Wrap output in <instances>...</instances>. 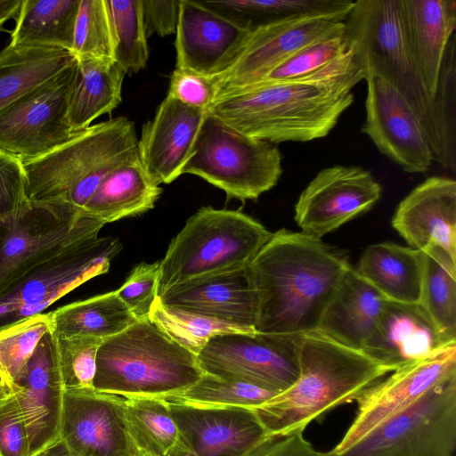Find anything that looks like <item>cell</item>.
Masks as SVG:
<instances>
[{
	"mask_svg": "<svg viewBox=\"0 0 456 456\" xmlns=\"http://www.w3.org/2000/svg\"><path fill=\"white\" fill-rule=\"evenodd\" d=\"M53 338L64 391L94 389L96 356L103 339L86 336Z\"/></svg>",
	"mask_w": 456,
	"mask_h": 456,
	"instance_id": "42",
	"label": "cell"
},
{
	"mask_svg": "<svg viewBox=\"0 0 456 456\" xmlns=\"http://www.w3.org/2000/svg\"><path fill=\"white\" fill-rule=\"evenodd\" d=\"M31 456H72L60 440L51 446Z\"/></svg>",
	"mask_w": 456,
	"mask_h": 456,
	"instance_id": "52",
	"label": "cell"
},
{
	"mask_svg": "<svg viewBox=\"0 0 456 456\" xmlns=\"http://www.w3.org/2000/svg\"><path fill=\"white\" fill-rule=\"evenodd\" d=\"M381 186L359 167L333 166L321 170L301 192L295 221L301 232L321 239L380 199Z\"/></svg>",
	"mask_w": 456,
	"mask_h": 456,
	"instance_id": "16",
	"label": "cell"
},
{
	"mask_svg": "<svg viewBox=\"0 0 456 456\" xmlns=\"http://www.w3.org/2000/svg\"><path fill=\"white\" fill-rule=\"evenodd\" d=\"M49 331L50 320L44 313L0 327V374L11 387Z\"/></svg>",
	"mask_w": 456,
	"mask_h": 456,
	"instance_id": "41",
	"label": "cell"
},
{
	"mask_svg": "<svg viewBox=\"0 0 456 456\" xmlns=\"http://www.w3.org/2000/svg\"><path fill=\"white\" fill-rule=\"evenodd\" d=\"M149 320L196 356L215 335L254 332L228 322L164 305L158 297L151 309Z\"/></svg>",
	"mask_w": 456,
	"mask_h": 456,
	"instance_id": "40",
	"label": "cell"
},
{
	"mask_svg": "<svg viewBox=\"0 0 456 456\" xmlns=\"http://www.w3.org/2000/svg\"><path fill=\"white\" fill-rule=\"evenodd\" d=\"M28 204L24 164L0 150V221L17 217Z\"/></svg>",
	"mask_w": 456,
	"mask_h": 456,
	"instance_id": "46",
	"label": "cell"
},
{
	"mask_svg": "<svg viewBox=\"0 0 456 456\" xmlns=\"http://www.w3.org/2000/svg\"><path fill=\"white\" fill-rule=\"evenodd\" d=\"M278 394L254 384L204 372L197 382L183 392L163 399L197 407L254 409Z\"/></svg>",
	"mask_w": 456,
	"mask_h": 456,
	"instance_id": "39",
	"label": "cell"
},
{
	"mask_svg": "<svg viewBox=\"0 0 456 456\" xmlns=\"http://www.w3.org/2000/svg\"><path fill=\"white\" fill-rule=\"evenodd\" d=\"M80 0H22L11 45L71 52Z\"/></svg>",
	"mask_w": 456,
	"mask_h": 456,
	"instance_id": "32",
	"label": "cell"
},
{
	"mask_svg": "<svg viewBox=\"0 0 456 456\" xmlns=\"http://www.w3.org/2000/svg\"><path fill=\"white\" fill-rule=\"evenodd\" d=\"M203 374L194 354L146 319L103 340L94 388L124 398H163L183 392Z\"/></svg>",
	"mask_w": 456,
	"mask_h": 456,
	"instance_id": "4",
	"label": "cell"
},
{
	"mask_svg": "<svg viewBox=\"0 0 456 456\" xmlns=\"http://www.w3.org/2000/svg\"><path fill=\"white\" fill-rule=\"evenodd\" d=\"M251 26L225 16L201 1L180 0L175 31V68L209 77L226 72L240 53Z\"/></svg>",
	"mask_w": 456,
	"mask_h": 456,
	"instance_id": "19",
	"label": "cell"
},
{
	"mask_svg": "<svg viewBox=\"0 0 456 456\" xmlns=\"http://www.w3.org/2000/svg\"><path fill=\"white\" fill-rule=\"evenodd\" d=\"M71 53L76 58L113 59V41L105 0H80Z\"/></svg>",
	"mask_w": 456,
	"mask_h": 456,
	"instance_id": "43",
	"label": "cell"
},
{
	"mask_svg": "<svg viewBox=\"0 0 456 456\" xmlns=\"http://www.w3.org/2000/svg\"><path fill=\"white\" fill-rule=\"evenodd\" d=\"M134 123L125 117L76 133L52 152L24 164L30 202L84 209L104 177L139 154Z\"/></svg>",
	"mask_w": 456,
	"mask_h": 456,
	"instance_id": "5",
	"label": "cell"
},
{
	"mask_svg": "<svg viewBox=\"0 0 456 456\" xmlns=\"http://www.w3.org/2000/svg\"><path fill=\"white\" fill-rule=\"evenodd\" d=\"M354 268L386 299L419 303L423 276L420 250L387 241L372 244Z\"/></svg>",
	"mask_w": 456,
	"mask_h": 456,
	"instance_id": "28",
	"label": "cell"
},
{
	"mask_svg": "<svg viewBox=\"0 0 456 456\" xmlns=\"http://www.w3.org/2000/svg\"><path fill=\"white\" fill-rule=\"evenodd\" d=\"M300 338L257 331L218 334L197 359L205 373L281 393L298 378Z\"/></svg>",
	"mask_w": 456,
	"mask_h": 456,
	"instance_id": "12",
	"label": "cell"
},
{
	"mask_svg": "<svg viewBox=\"0 0 456 456\" xmlns=\"http://www.w3.org/2000/svg\"><path fill=\"white\" fill-rule=\"evenodd\" d=\"M387 299L352 266L329 302L317 331L362 350L374 331Z\"/></svg>",
	"mask_w": 456,
	"mask_h": 456,
	"instance_id": "27",
	"label": "cell"
},
{
	"mask_svg": "<svg viewBox=\"0 0 456 456\" xmlns=\"http://www.w3.org/2000/svg\"><path fill=\"white\" fill-rule=\"evenodd\" d=\"M170 78L167 95L187 106L208 110L216 98L218 90L214 77L175 68Z\"/></svg>",
	"mask_w": 456,
	"mask_h": 456,
	"instance_id": "47",
	"label": "cell"
},
{
	"mask_svg": "<svg viewBox=\"0 0 456 456\" xmlns=\"http://www.w3.org/2000/svg\"><path fill=\"white\" fill-rule=\"evenodd\" d=\"M122 245L97 237L33 269L0 295V327L43 313L61 297L108 272Z\"/></svg>",
	"mask_w": 456,
	"mask_h": 456,
	"instance_id": "13",
	"label": "cell"
},
{
	"mask_svg": "<svg viewBox=\"0 0 456 456\" xmlns=\"http://www.w3.org/2000/svg\"><path fill=\"white\" fill-rule=\"evenodd\" d=\"M167 403L179 431L168 456H242L270 436L252 409Z\"/></svg>",
	"mask_w": 456,
	"mask_h": 456,
	"instance_id": "20",
	"label": "cell"
},
{
	"mask_svg": "<svg viewBox=\"0 0 456 456\" xmlns=\"http://www.w3.org/2000/svg\"><path fill=\"white\" fill-rule=\"evenodd\" d=\"M105 224L65 203L30 202L0 221V295L37 266L99 237Z\"/></svg>",
	"mask_w": 456,
	"mask_h": 456,
	"instance_id": "8",
	"label": "cell"
},
{
	"mask_svg": "<svg viewBox=\"0 0 456 456\" xmlns=\"http://www.w3.org/2000/svg\"><path fill=\"white\" fill-rule=\"evenodd\" d=\"M12 389L28 430L31 455L60 441L64 388L50 331L38 343Z\"/></svg>",
	"mask_w": 456,
	"mask_h": 456,
	"instance_id": "21",
	"label": "cell"
},
{
	"mask_svg": "<svg viewBox=\"0 0 456 456\" xmlns=\"http://www.w3.org/2000/svg\"><path fill=\"white\" fill-rule=\"evenodd\" d=\"M180 0H142L147 37L151 34L166 37L175 33Z\"/></svg>",
	"mask_w": 456,
	"mask_h": 456,
	"instance_id": "50",
	"label": "cell"
},
{
	"mask_svg": "<svg viewBox=\"0 0 456 456\" xmlns=\"http://www.w3.org/2000/svg\"><path fill=\"white\" fill-rule=\"evenodd\" d=\"M296 382L252 409L269 436L304 431L331 409L356 400L393 370L362 350L314 330L301 336Z\"/></svg>",
	"mask_w": 456,
	"mask_h": 456,
	"instance_id": "3",
	"label": "cell"
},
{
	"mask_svg": "<svg viewBox=\"0 0 456 456\" xmlns=\"http://www.w3.org/2000/svg\"><path fill=\"white\" fill-rule=\"evenodd\" d=\"M0 385H8V386H10L9 383L5 380V379L1 374H0Z\"/></svg>",
	"mask_w": 456,
	"mask_h": 456,
	"instance_id": "54",
	"label": "cell"
},
{
	"mask_svg": "<svg viewBox=\"0 0 456 456\" xmlns=\"http://www.w3.org/2000/svg\"><path fill=\"white\" fill-rule=\"evenodd\" d=\"M365 72L351 48L303 77L260 82L217 94L208 111L249 137L271 143L326 136L351 106Z\"/></svg>",
	"mask_w": 456,
	"mask_h": 456,
	"instance_id": "1",
	"label": "cell"
},
{
	"mask_svg": "<svg viewBox=\"0 0 456 456\" xmlns=\"http://www.w3.org/2000/svg\"><path fill=\"white\" fill-rule=\"evenodd\" d=\"M456 374V343L436 354L403 365L382 379L355 401L354 421L331 451L338 453L392 414L414 403L435 385Z\"/></svg>",
	"mask_w": 456,
	"mask_h": 456,
	"instance_id": "18",
	"label": "cell"
},
{
	"mask_svg": "<svg viewBox=\"0 0 456 456\" xmlns=\"http://www.w3.org/2000/svg\"><path fill=\"white\" fill-rule=\"evenodd\" d=\"M77 68L68 104L73 134L91 126L100 116L112 112L121 102L125 73L113 59L77 58Z\"/></svg>",
	"mask_w": 456,
	"mask_h": 456,
	"instance_id": "30",
	"label": "cell"
},
{
	"mask_svg": "<svg viewBox=\"0 0 456 456\" xmlns=\"http://www.w3.org/2000/svg\"><path fill=\"white\" fill-rule=\"evenodd\" d=\"M143 456V455H142Z\"/></svg>",
	"mask_w": 456,
	"mask_h": 456,
	"instance_id": "56",
	"label": "cell"
},
{
	"mask_svg": "<svg viewBox=\"0 0 456 456\" xmlns=\"http://www.w3.org/2000/svg\"><path fill=\"white\" fill-rule=\"evenodd\" d=\"M56 338L94 337L105 340L138 320L116 290L62 305L47 313Z\"/></svg>",
	"mask_w": 456,
	"mask_h": 456,
	"instance_id": "31",
	"label": "cell"
},
{
	"mask_svg": "<svg viewBox=\"0 0 456 456\" xmlns=\"http://www.w3.org/2000/svg\"><path fill=\"white\" fill-rule=\"evenodd\" d=\"M113 41V60L125 74L144 69L149 58L142 0H105Z\"/></svg>",
	"mask_w": 456,
	"mask_h": 456,
	"instance_id": "38",
	"label": "cell"
},
{
	"mask_svg": "<svg viewBox=\"0 0 456 456\" xmlns=\"http://www.w3.org/2000/svg\"><path fill=\"white\" fill-rule=\"evenodd\" d=\"M12 389L8 385H0V400L11 395Z\"/></svg>",
	"mask_w": 456,
	"mask_h": 456,
	"instance_id": "53",
	"label": "cell"
},
{
	"mask_svg": "<svg viewBox=\"0 0 456 456\" xmlns=\"http://www.w3.org/2000/svg\"><path fill=\"white\" fill-rule=\"evenodd\" d=\"M76 57L63 49L13 46L0 52V110L51 79Z\"/></svg>",
	"mask_w": 456,
	"mask_h": 456,
	"instance_id": "33",
	"label": "cell"
},
{
	"mask_svg": "<svg viewBox=\"0 0 456 456\" xmlns=\"http://www.w3.org/2000/svg\"><path fill=\"white\" fill-rule=\"evenodd\" d=\"M344 28L343 20L322 15H299L252 26L234 63L214 77L217 94L259 82L301 49Z\"/></svg>",
	"mask_w": 456,
	"mask_h": 456,
	"instance_id": "14",
	"label": "cell"
},
{
	"mask_svg": "<svg viewBox=\"0 0 456 456\" xmlns=\"http://www.w3.org/2000/svg\"><path fill=\"white\" fill-rule=\"evenodd\" d=\"M209 8L248 26L299 15H322L345 21L351 0H223L202 1Z\"/></svg>",
	"mask_w": 456,
	"mask_h": 456,
	"instance_id": "35",
	"label": "cell"
},
{
	"mask_svg": "<svg viewBox=\"0 0 456 456\" xmlns=\"http://www.w3.org/2000/svg\"><path fill=\"white\" fill-rule=\"evenodd\" d=\"M22 0H0V31L11 19L17 18Z\"/></svg>",
	"mask_w": 456,
	"mask_h": 456,
	"instance_id": "51",
	"label": "cell"
},
{
	"mask_svg": "<svg viewBox=\"0 0 456 456\" xmlns=\"http://www.w3.org/2000/svg\"><path fill=\"white\" fill-rule=\"evenodd\" d=\"M345 23L349 47L365 77L375 75L396 89L420 119L429 147L434 137L428 96L403 24L401 0H357Z\"/></svg>",
	"mask_w": 456,
	"mask_h": 456,
	"instance_id": "7",
	"label": "cell"
},
{
	"mask_svg": "<svg viewBox=\"0 0 456 456\" xmlns=\"http://www.w3.org/2000/svg\"><path fill=\"white\" fill-rule=\"evenodd\" d=\"M392 226L410 248L436 246L456 261V182L432 176L398 205Z\"/></svg>",
	"mask_w": 456,
	"mask_h": 456,
	"instance_id": "23",
	"label": "cell"
},
{
	"mask_svg": "<svg viewBox=\"0 0 456 456\" xmlns=\"http://www.w3.org/2000/svg\"><path fill=\"white\" fill-rule=\"evenodd\" d=\"M366 118L362 127L378 150L407 173H426L433 155L419 118L384 79L367 75Z\"/></svg>",
	"mask_w": 456,
	"mask_h": 456,
	"instance_id": "17",
	"label": "cell"
},
{
	"mask_svg": "<svg viewBox=\"0 0 456 456\" xmlns=\"http://www.w3.org/2000/svg\"><path fill=\"white\" fill-rule=\"evenodd\" d=\"M272 233L240 210L200 208L159 261L157 296L180 283L247 268Z\"/></svg>",
	"mask_w": 456,
	"mask_h": 456,
	"instance_id": "6",
	"label": "cell"
},
{
	"mask_svg": "<svg viewBox=\"0 0 456 456\" xmlns=\"http://www.w3.org/2000/svg\"><path fill=\"white\" fill-rule=\"evenodd\" d=\"M125 400L127 428L138 452L143 456H168L179 439L168 403L159 397Z\"/></svg>",
	"mask_w": 456,
	"mask_h": 456,
	"instance_id": "36",
	"label": "cell"
},
{
	"mask_svg": "<svg viewBox=\"0 0 456 456\" xmlns=\"http://www.w3.org/2000/svg\"><path fill=\"white\" fill-rule=\"evenodd\" d=\"M207 112L167 95L142 126L139 157L155 183H170L183 175Z\"/></svg>",
	"mask_w": 456,
	"mask_h": 456,
	"instance_id": "22",
	"label": "cell"
},
{
	"mask_svg": "<svg viewBox=\"0 0 456 456\" xmlns=\"http://www.w3.org/2000/svg\"><path fill=\"white\" fill-rule=\"evenodd\" d=\"M407 40L429 99L435 96L442 63L456 28L455 0H401Z\"/></svg>",
	"mask_w": 456,
	"mask_h": 456,
	"instance_id": "26",
	"label": "cell"
},
{
	"mask_svg": "<svg viewBox=\"0 0 456 456\" xmlns=\"http://www.w3.org/2000/svg\"><path fill=\"white\" fill-rule=\"evenodd\" d=\"M456 37L446 48L437 88L432 99L434 137L430 145L433 160L443 167L456 168Z\"/></svg>",
	"mask_w": 456,
	"mask_h": 456,
	"instance_id": "37",
	"label": "cell"
},
{
	"mask_svg": "<svg viewBox=\"0 0 456 456\" xmlns=\"http://www.w3.org/2000/svg\"><path fill=\"white\" fill-rule=\"evenodd\" d=\"M77 60L0 110V150L23 164L52 152L72 133L68 104Z\"/></svg>",
	"mask_w": 456,
	"mask_h": 456,
	"instance_id": "11",
	"label": "cell"
},
{
	"mask_svg": "<svg viewBox=\"0 0 456 456\" xmlns=\"http://www.w3.org/2000/svg\"><path fill=\"white\" fill-rule=\"evenodd\" d=\"M351 267L322 239L287 229L273 232L247 267L257 300L256 331L297 337L317 330Z\"/></svg>",
	"mask_w": 456,
	"mask_h": 456,
	"instance_id": "2",
	"label": "cell"
},
{
	"mask_svg": "<svg viewBox=\"0 0 456 456\" xmlns=\"http://www.w3.org/2000/svg\"><path fill=\"white\" fill-rule=\"evenodd\" d=\"M242 456H333V452L316 451L305 439L303 431H295L270 436Z\"/></svg>",
	"mask_w": 456,
	"mask_h": 456,
	"instance_id": "49",
	"label": "cell"
},
{
	"mask_svg": "<svg viewBox=\"0 0 456 456\" xmlns=\"http://www.w3.org/2000/svg\"><path fill=\"white\" fill-rule=\"evenodd\" d=\"M349 48L344 28L301 49L257 83L286 81L308 76L346 53Z\"/></svg>",
	"mask_w": 456,
	"mask_h": 456,
	"instance_id": "44",
	"label": "cell"
},
{
	"mask_svg": "<svg viewBox=\"0 0 456 456\" xmlns=\"http://www.w3.org/2000/svg\"><path fill=\"white\" fill-rule=\"evenodd\" d=\"M456 343L440 332L419 304L387 300L362 351L393 371Z\"/></svg>",
	"mask_w": 456,
	"mask_h": 456,
	"instance_id": "24",
	"label": "cell"
},
{
	"mask_svg": "<svg viewBox=\"0 0 456 456\" xmlns=\"http://www.w3.org/2000/svg\"><path fill=\"white\" fill-rule=\"evenodd\" d=\"M140 456H142V454H140Z\"/></svg>",
	"mask_w": 456,
	"mask_h": 456,
	"instance_id": "55",
	"label": "cell"
},
{
	"mask_svg": "<svg viewBox=\"0 0 456 456\" xmlns=\"http://www.w3.org/2000/svg\"><path fill=\"white\" fill-rule=\"evenodd\" d=\"M281 172L276 146L241 134L208 110L183 174L200 176L228 199L244 201L274 187Z\"/></svg>",
	"mask_w": 456,
	"mask_h": 456,
	"instance_id": "9",
	"label": "cell"
},
{
	"mask_svg": "<svg viewBox=\"0 0 456 456\" xmlns=\"http://www.w3.org/2000/svg\"><path fill=\"white\" fill-rule=\"evenodd\" d=\"M419 305L449 341H456V261L444 250L430 246L423 250Z\"/></svg>",
	"mask_w": 456,
	"mask_h": 456,
	"instance_id": "34",
	"label": "cell"
},
{
	"mask_svg": "<svg viewBox=\"0 0 456 456\" xmlns=\"http://www.w3.org/2000/svg\"><path fill=\"white\" fill-rule=\"evenodd\" d=\"M158 298L164 305L256 331L257 300L247 268L172 286Z\"/></svg>",
	"mask_w": 456,
	"mask_h": 456,
	"instance_id": "25",
	"label": "cell"
},
{
	"mask_svg": "<svg viewBox=\"0 0 456 456\" xmlns=\"http://www.w3.org/2000/svg\"><path fill=\"white\" fill-rule=\"evenodd\" d=\"M60 439L72 456H140L124 397L92 390L63 394Z\"/></svg>",
	"mask_w": 456,
	"mask_h": 456,
	"instance_id": "15",
	"label": "cell"
},
{
	"mask_svg": "<svg viewBox=\"0 0 456 456\" xmlns=\"http://www.w3.org/2000/svg\"><path fill=\"white\" fill-rule=\"evenodd\" d=\"M0 456H31L28 430L12 394L0 400Z\"/></svg>",
	"mask_w": 456,
	"mask_h": 456,
	"instance_id": "48",
	"label": "cell"
},
{
	"mask_svg": "<svg viewBox=\"0 0 456 456\" xmlns=\"http://www.w3.org/2000/svg\"><path fill=\"white\" fill-rule=\"evenodd\" d=\"M159 273V261L142 263L132 270L124 284L116 290L138 321L149 319L151 309L158 297Z\"/></svg>",
	"mask_w": 456,
	"mask_h": 456,
	"instance_id": "45",
	"label": "cell"
},
{
	"mask_svg": "<svg viewBox=\"0 0 456 456\" xmlns=\"http://www.w3.org/2000/svg\"><path fill=\"white\" fill-rule=\"evenodd\" d=\"M456 374L333 456H453Z\"/></svg>",
	"mask_w": 456,
	"mask_h": 456,
	"instance_id": "10",
	"label": "cell"
},
{
	"mask_svg": "<svg viewBox=\"0 0 456 456\" xmlns=\"http://www.w3.org/2000/svg\"><path fill=\"white\" fill-rule=\"evenodd\" d=\"M161 192L138 154L104 177L84 210L106 224L153 208Z\"/></svg>",
	"mask_w": 456,
	"mask_h": 456,
	"instance_id": "29",
	"label": "cell"
}]
</instances>
